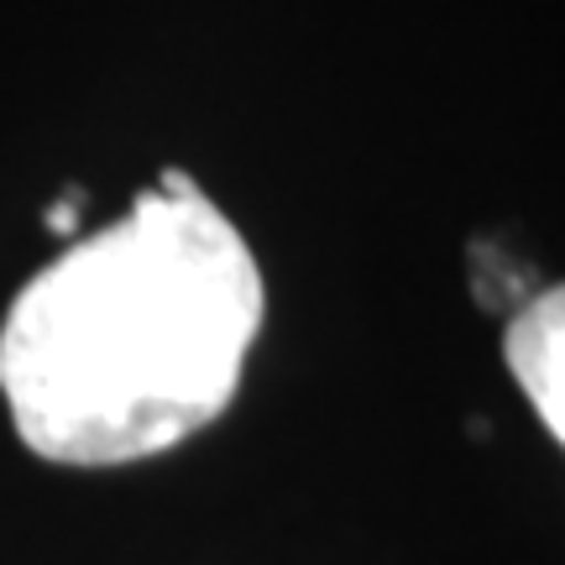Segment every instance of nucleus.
<instances>
[{
	"label": "nucleus",
	"instance_id": "nucleus-1",
	"mask_svg": "<svg viewBox=\"0 0 565 565\" xmlns=\"http://www.w3.org/2000/svg\"><path fill=\"white\" fill-rule=\"evenodd\" d=\"M263 315L257 252L168 168L121 221L21 282L0 320V398L42 461H147L236 404Z\"/></svg>",
	"mask_w": 565,
	"mask_h": 565
},
{
	"label": "nucleus",
	"instance_id": "nucleus-2",
	"mask_svg": "<svg viewBox=\"0 0 565 565\" xmlns=\"http://www.w3.org/2000/svg\"><path fill=\"white\" fill-rule=\"evenodd\" d=\"M503 362L565 450V282H550L503 330Z\"/></svg>",
	"mask_w": 565,
	"mask_h": 565
}]
</instances>
